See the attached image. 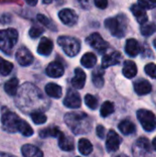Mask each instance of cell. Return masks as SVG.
<instances>
[{
    "label": "cell",
    "mask_w": 156,
    "mask_h": 157,
    "mask_svg": "<svg viewBox=\"0 0 156 157\" xmlns=\"http://www.w3.org/2000/svg\"><path fill=\"white\" fill-rule=\"evenodd\" d=\"M114 104L110 101H106L102 104L101 109H100V114L102 117L106 118L109 115H111L114 112Z\"/></svg>",
    "instance_id": "cell-32"
},
{
    "label": "cell",
    "mask_w": 156,
    "mask_h": 157,
    "mask_svg": "<svg viewBox=\"0 0 156 157\" xmlns=\"http://www.w3.org/2000/svg\"><path fill=\"white\" fill-rule=\"evenodd\" d=\"M52 49H53V43H52V41L50 39H48L46 37H43L40 40V43H39V46L37 48V52L40 55L48 56V55L51 54Z\"/></svg>",
    "instance_id": "cell-16"
},
{
    "label": "cell",
    "mask_w": 156,
    "mask_h": 157,
    "mask_svg": "<svg viewBox=\"0 0 156 157\" xmlns=\"http://www.w3.org/2000/svg\"><path fill=\"white\" fill-rule=\"evenodd\" d=\"M1 124L2 129L6 132H19L26 137L32 136L34 132L27 121L20 119L16 113L12 111H6L2 114Z\"/></svg>",
    "instance_id": "cell-2"
},
{
    "label": "cell",
    "mask_w": 156,
    "mask_h": 157,
    "mask_svg": "<svg viewBox=\"0 0 156 157\" xmlns=\"http://www.w3.org/2000/svg\"><path fill=\"white\" fill-rule=\"evenodd\" d=\"M97 56L93 52H86L81 58V64L86 68H92L97 63Z\"/></svg>",
    "instance_id": "cell-24"
},
{
    "label": "cell",
    "mask_w": 156,
    "mask_h": 157,
    "mask_svg": "<svg viewBox=\"0 0 156 157\" xmlns=\"http://www.w3.org/2000/svg\"><path fill=\"white\" fill-rule=\"evenodd\" d=\"M46 74L48 76L52 78H59L63 75L64 68L63 64L59 62H52L46 68Z\"/></svg>",
    "instance_id": "cell-14"
},
{
    "label": "cell",
    "mask_w": 156,
    "mask_h": 157,
    "mask_svg": "<svg viewBox=\"0 0 156 157\" xmlns=\"http://www.w3.org/2000/svg\"><path fill=\"white\" fill-rule=\"evenodd\" d=\"M39 98H44L40 92L39 88L29 83H26L20 87V92L18 94L17 104L20 109L27 110L28 109L37 111V109H43L45 105V100H39Z\"/></svg>",
    "instance_id": "cell-1"
},
{
    "label": "cell",
    "mask_w": 156,
    "mask_h": 157,
    "mask_svg": "<svg viewBox=\"0 0 156 157\" xmlns=\"http://www.w3.org/2000/svg\"><path fill=\"white\" fill-rule=\"evenodd\" d=\"M85 103L90 109H93V110L97 108V104H98L97 99L93 95H90V94L85 97Z\"/></svg>",
    "instance_id": "cell-34"
},
{
    "label": "cell",
    "mask_w": 156,
    "mask_h": 157,
    "mask_svg": "<svg viewBox=\"0 0 156 157\" xmlns=\"http://www.w3.org/2000/svg\"><path fill=\"white\" fill-rule=\"evenodd\" d=\"M46 94L53 98H60L62 97V87L54 83H49L45 86Z\"/></svg>",
    "instance_id": "cell-23"
},
{
    "label": "cell",
    "mask_w": 156,
    "mask_h": 157,
    "mask_svg": "<svg viewBox=\"0 0 156 157\" xmlns=\"http://www.w3.org/2000/svg\"><path fill=\"white\" fill-rule=\"evenodd\" d=\"M58 44L64 53L70 57L77 55L81 49L80 41L76 38L70 36H61L58 39Z\"/></svg>",
    "instance_id": "cell-6"
},
{
    "label": "cell",
    "mask_w": 156,
    "mask_h": 157,
    "mask_svg": "<svg viewBox=\"0 0 156 157\" xmlns=\"http://www.w3.org/2000/svg\"><path fill=\"white\" fill-rule=\"evenodd\" d=\"M137 118L145 131L152 132L155 129V116L152 111L147 109H139L137 111Z\"/></svg>",
    "instance_id": "cell-7"
},
{
    "label": "cell",
    "mask_w": 156,
    "mask_h": 157,
    "mask_svg": "<svg viewBox=\"0 0 156 157\" xmlns=\"http://www.w3.org/2000/svg\"><path fill=\"white\" fill-rule=\"evenodd\" d=\"M156 31V25L154 22H146L142 25L141 27V33L145 36L149 37L152 34H154Z\"/></svg>",
    "instance_id": "cell-31"
},
{
    "label": "cell",
    "mask_w": 156,
    "mask_h": 157,
    "mask_svg": "<svg viewBox=\"0 0 156 157\" xmlns=\"http://www.w3.org/2000/svg\"><path fill=\"white\" fill-rule=\"evenodd\" d=\"M25 1L28 5H29L31 6H35L38 3V0H25Z\"/></svg>",
    "instance_id": "cell-43"
},
{
    "label": "cell",
    "mask_w": 156,
    "mask_h": 157,
    "mask_svg": "<svg viewBox=\"0 0 156 157\" xmlns=\"http://www.w3.org/2000/svg\"><path fill=\"white\" fill-rule=\"evenodd\" d=\"M94 2H95V5L100 9H105L108 4V0H94Z\"/></svg>",
    "instance_id": "cell-40"
},
{
    "label": "cell",
    "mask_w": 156,
    "mask_h": 157,
    "mask_svg": "<svg viewBox=\"0 0 156 157\" xmlns=\"http://www.w3.org/2000/svg\"><path fill=\"white\" fill-rule=\"evenodd\" d=\"M86 80V75L81 68H76L74 70V76L72 78V86L76 89H82L85 86Z\"/></svg>",
    "instance_id": "cell-15"
},
{
    "label": "cell",
    "mask_w": 156,
    "mask_h": 157,
    "mask_svg": "<svg viewBox=\"0 0 156 157\" xmlns=\"http://www.w3.org/2000/svg\"><path fill=\"white\" fill-rule=\"evenodd\" d=\"M18 40V32L15 29H6L0 30V50L10 54Z\"/></svg>",
    "instance_id": "cell-4"
},
{
    "label": "cell",
    "mask_w": 156,
    "mask_h": 157,
    "mask_svg": "<svg viewBox=\"0 0 156 157\" xmlns=\"http://www.w3.org/2000/svg\"><path fill=\"white\" fill-rule=\"evenodd\" d=\"M78 150L83 155H88L93 151V145L89 140L86 138H82L78 143Z\"/></svg>",
    "instance_id": "cell-26"
},
{
    "label": "cell",
    "mask_w": 156,
    "mask_h": 157,
    "mask_svg": "<svg viewBox=\"0 0 156 157\" xmlns=\"http://www.w3.org/2000/svg\"><path fill=\"white\" fill-rule=\"evenodd\" d=\"M137 66L135 64L134 62L132 61H125L124 65H123V69H122V73L124 75L125 77L127 78H133L136 75H137Z\"/></svg>",
    "instance_id": "cell-22"
},
{
    "label": "cell",
    "mask_w": 156,
    "mask_h": 157,
    "mask_svg": "<svg viewBox=\"0 0 156 157\" xmlns=\"http://www.w3.org/2000/svg\"><path fill=\"white\" fill-rule=\"evenodd\" d=\"M105 27L114 37L122 38L126 33V17L123 15H120L115 17H108L105 21Z\"/></svg>",
    "instance_id": "cell-5"
},
{
    "label": "cell",
    "mask_w": 156,
    "mask_h": 157,
    "mask_svg": "<svg viewBox=\"0 0 156 157\" xmlns=\"http://www.w3.org/2000/svg\"><path fill=\"white\" fill-rule=\"evenodd\" d=\"M144 71L145 73L152 78L156 79V64L155 63H148L146 64V66L144 67Z\"/></svg>",
    "instance_id": "cell-38"
},
{
    "label": "cell",
    "mask_w": 156,
    "mask_h": 157,
    "mask_svg": "<svg viewBox=\"0 0 156 157\" xmlns=\"http://www.w3.org/2000/svg\"><path fill=\"white\" fill-rule=\"evenodd\" d=\"M42 1H43L44 4H51V3H52L54 0H42Z\"/></svg>",
    "instance_id": "cell-45"
},
{
    "label": "cell",
    "mask_w": 156,
    "mask_h": 157,
    "mask_svg": "<svg viewBox=\"0 0 156 157\" xmlns=\"http://www.w3.org/2000/svg\"><path fill=\"white\" fill-rule=\"evenodd\" d=\"M154 48L156 49V39L154 40Z\"/></svg>",
    "instance_id": "cell-47"
},
{
    "label": "cell",
    "mask_w": 156,
    "mask_h": 157,
    "mask_svg": "<svg viewBox=\"0 0 156 157\" xmlns=\"http://www.w3.org/2000/svg\"><path fill=\"white\" fill-rule=\"evenodd\" d=\"M121 60V54L119 52H112L103 56L102 58V68H108L119 64Z\"/></svg>",
    "instance_id": "cell-13"
},
{
    "label": "cell",
    "mask_w": 156,
    "mask_h": 157,
    "mask_svg": "<svg viewBox=\"0 0 156 157\" xmlns=\"http://www.w3.org/2000/svg\"><path fill=\"white\" fill-rule=\"evenodd\" d=\"M119 129L120 131V132L124 135H130L135 132L136 127L134 125L133 122H131V121H122L120 124H119Z\"/></svg>",
    "instance_id": "cell-25"
},
{
    "label": "cell",
    "mask_w": 156,
    "mask_h": 157,
    "mask_svg": "<svg viewBox=\"0 0 156 157\" xmlns=\"http://www.w3.org/2000/svg\"><path fill=\"white\" fill-rule=\"evenodd\" d=\"M4 88L9 96H16L18 88V80L17 78H11L5 84Z\"/></svg>",
    "instance_id": "cell-28"
},
{
    "label": "cell",
    "mask_w": 156,
    "mask_h": 157,
    "mask_svg": "<svg viewBox=\"0 0 156 157\" xmlns=\"http://www.w3.org/2000/svg\"><path fill=\"white\" fill-rule=\"evenodd\" d=\"M21 154L24 157H43V153L36 146L25 144L21 148Z\"/></svg>",
    "instance_id": "cell-20"
},
{
    "label": "cell",
    "mask_w": 156,
    "mask_h": 157,
    "mask_svg": "<svg viewBox=\"0 0 156 157\" xmlns=\"http://www.w3.org/2000/svg\"><path fill=\"white\" fill-rule=\"evenodd\" d=\"M153 146H154V150L156 151V137L153 140Z\"/></svg>",
    "instance_id": "cell-46"
},
{
    "label": "cell",
    "mask_w": 156,
    "mask_h": 157,
    "mask_svg": "<svg viewBox=\"0 0 156 157\" xmlns=\"http://www.w3.org/2000/svg\"><path fill=\"white\" fill-rule=\"evenodd\" d=\"M78 2L84 8H88L90 6V0H78Z\"/></svg>",
    "instance_id": "cell-42"
},
{
    "label": "cell",
    "mask_w": 156,
    "mask_h": 157,
    "mask_svg": "<svg viewBox=\"0 0 156 157\" xmlns=\"http://www.w3.org/2000/svg\"><path fill=\"white\" fill-rule=\"evenodd\" d=\"M97 134L100 139H104L105 137V128L102 125H98L97 127Z\"/></svg>",
    "instance_id": "cell-41"
},
{
    "label": "cell",
    "mask_w": 156,
    "mask_h": 157,
    "mask_svg": "<svg viewBox=\"0 0 156 157\" xmlns=\"http://www.w3.org/2000/svg\"><path fill=\"white\" fill-rule=\"evenodd\" d=\"M61 131L56 127V126H51L46 129L41 130L39 134L40 138H49V137H53V138H58L61 134Z\"/></svg>",
    "instance_id": "cell-27"
},
{
    "label": "cell",
    "mask_w": 156,
    "mask_h": 157,
    "mask_svg": "<svg viewBox=\"0 0 156 157\" xmlns=\"http://www.w3.org/2000/svg\"><path fill=\"white\" fill-rule=\"evenodd\" d=\"M16 59L21 66H29L33 63V55L26 47L19 48L16 52Z\"/></svg>",
    "instance_id": "cell-11"
},
{
    "label": "cell",
    "mask_w": 156,
    "mask_h": 157,
    "mask_svg": "<svg viewBox=\"0 0 156 157\" xmlns=\"http://www.w3.org/2000/svg\"><path fill=\"white\" fill-rule=\"evenodd\" d=\"M37 19H38V21H39L40 23H41V24L44 25L45 27H47V28H52V26H51V21L47 17H45L44 15H42V14H38V15H37Z\"/></svg>",
    "instance_id": "cell-39"
},
{
    "label": "cell",
    "mask_w": 156,
    "mask_h": 157,
    "mask_svg": "<svg viewBox=\"0 0 156 157\" xmlns=\"http://www.w3.org/2000/svg\"><path fill=\"white\" fill-rule=\"evenodd\" d=\"M59 140V147L65 152H71L74 148V142L72 137L65 136L63 132H61L60 136L58 137Z\"/></svg>",
    "instance_id": "cell-18"
},
{
    "label": "cell",
    "mask_w": 156,
    "mask_h": 157,
    "mask_svg": "<svg viewBox=\"0 0 156 157\" xmlns=\"http://www.w3.org/2000/svg\"><path fill=\"white\" fill-rule=\"evenodd\" d=\"M131 11L132 12L133 16L135 17V18L141 25H143L148 21V16L146 14V11L140 5H138V4L132 5L131 7Z\"/></svg>",
    "instance_id": "cell-17"
},
{
    "label": "cell",
    "mask_w": 156,
    "mask_h": 157,
    "mask_svg": "<svg viewBox=\"0 0 156 157\" xmlns=\"http://www.w3.org/2000/svg\"><path fill=\"white\" fill-rule=\"evenodd\" d=\"M144 9H153L156 7V0H139V4Z\"/></svg>",
    "instance_id": "cell-37"
},
{
    "label": "cell",
    "mask_w": 156,
    "mask_h": 157,
    "mask_svg": "<svg viewBox=\"0 0 156 157\" xmlns=\"http://www.w3.org/2000/svg\"><path fill=\"white\" fill-rule=\"evenodd\" d=\"M134 90L140 96L147 95L152 91V85L147 80H139L134 83Z\"/></svg>",
    "instance_id": "cell-19"
},
{
    "label": "cell",
    "mask_w": 156,
    "mask_h": 157,
    "mask_svg": "<svg viewBox=\"0 0 156 157\" xmlns=\"http://www.w3.org/2000/svg\"><path fill=\"white\" fill-rule=\"evenodd\" d=\"M0 157H15V156H13V155H7V154L0 153Z\"/></svg>",
    "instance_id": "cell-44"
},
{
    "label": "cell",
    "mask_w": 156,
    "mask_h": 157,
    "mask_svg": "<svg viewBox=\"0 0 156 157\" xmlns=\"http://www.w3.org/2000/svg\"><path fill=\"white\" fill-rule=\"evenodd\" d=\"M64 121L76 135L87 133L92 126L90 118L84 112H69L64 116Z\"/></svg>",
    "instance_id": "cell-3"
},
{
    "label": "cell",
    "mask_w": 156,
    "mask_h": 157,
    "mask_svg": "<svg viewBox=\"0 0 156 157\" xmlns=\"http://www.w3.org/2000/svg\"><path fill=\"white\" fill-rule=\"evenodd\" d=\"M104 71L102 68H97L92 73V82L95 86L100 88L104 86Z\"/></svg>",
    "instance_id": "cell-29"
},
{
    "label": "cell",
    "mask_w": 156,
    "mask_h": 157,
    "mask_svg": "<svg viewBox=\"0 0 156 157\" xmlns=\"http://www.w3.org/2000/svg\"><path fill=\"white\" fill-rule=\"evenodd\" d=\"M86 41L95 50H97L98 52L103 53L105 52L108 48V43L100 36L99 33H92L90 36H88L86 40Z\"/></svg>",
    "instance_id": "cell-8"
},
{
    "label": "cell",
    "mask_w": 156,
    "mask_h": 157,
    "mask_svg": "<svg viewBox=\"0 0 156 157\" xmlns=\"http://www.w3.org/2000/svg\"><path fill=\"white\" fill-rule=\"evenodd\" d=\"M13 63L0 57V74L4 76L8 75L13 70Z\"/></svg>",
    "instance_id": "cell-30"
},
{
    "label": "cell",
    "mask_w": 156,
    "mask_h": 157,
    "mask_svg": "<svg viewBox=\"0 0 156 157\" xmlns=\"http://www.w3.org/2000/svg\"><path fill=\"white\" fill-rule=\"evenodd\" d=\"M136 145L139 146L142 150H145V151H149L151 148V144L150 142L147 138H140L137 142H136Z\"/></svg>",
    "instance_id": "cell-36"
},
{
    "label": "cell",
    "mask_w": 156,
    "mask_h": 157,
    "mask_svg": "<svg viewBox=\"0 0 156 157\" xmlns=\"http://www.w3.org/2000/svg\"><path fill=\"white\" fill-rule=\"evenodd\" d=\"M44 32V29L40 28V27H36V26H33L30 28L29 31V35L30 36V38L32 39H37L39 38L40 36L42 35V33Z\"/></svg>",
    "instance_id": "cell-35"
},
{
    "label": "cell",
    "mask_w": 156,
    "mask_h": 157,
    "mask_svg": "<svg viewBox=\"0 0 156 157\" xmlns=\"http://www.w3.org/2000/svg\"><path fill=\"white\" fill-rule=\"evenodd\" d=\"M121 144V139L115 131H109L107 136L106 148L108 152H116L119 150Z\"/></svg>",
    "instance_id": "cell-12"
},
{
    "label": "cell",
    "mask_w": 156,
    "mask_h": 157,
    "mask_svg": "<svg viewBox=\"0 0 156 157\" xmlns=\"http://www.w3.org/2000/svg\"><path fill=\"white\" fill-rule=\"evenodd\" d=\"M117 157H128L127 155H119V156Z\"/></svg>",
    "instance_id": "cell-48"
},
{
    "label": "cell",
    "mask_w": 156,
    "mask_h": 157,
    "mask_svg": "<svg viewBox=\"0 0 156 157\" xmlns=\"http://www.w3.org/2000/svg\"><path fill=\"white\" fill-rule=\"evenodd\" d=\"M125 52L131 57H135L140 52V46L138 41L135 39H129L126 41Z\"/></svg>",
    "instance_id": "cell-21"
},
{
    "label": "cell",
    "mask_w": 156,
    "mask_h": 157,
    "mask_svg": "<svg viewBox=\"0 0 156 157\" xmlns=\"http://www.w3.org/2000/svg\"><path fill=\"white\" fill-rule=\"evenodd\" d=\"M59 18L66 26H74L77 23L78 16L74 10L70 8H63L59 12Z\"/></svg>",
    "instance_id": "cell-10"
},
{
    "label": "cell",
    "mask_w": 156,
    "mask_h": 157,
    "mask_svg": "<svg viewBox=\"0 0 156 157\" xmlns=\"http://www.w3.org/2000/svg\"><path fill=\"white\" fill-rule=\"evenodd\" d=\"M31 120L33 121V122L35 124H43L46 122L47 121V117L44 113H42L40 110H37V111H33L30 114Z\"/></svg>",
    "instance_id": "cell-33"
},
{
    "label": "cell",
    "mask_w": 156,
    "mask_h": 157,
    "mask_svg": "<svg viewBox=\"0 0 156 157\" xmlns=\"http://www.w3.org/2000/svg\"><path fill=\"white\" fill-rule=\"evenodd\" d=\"M81 98L78 92L74 89H69L63 99V104L69 109H78L81 106Z\"/></svg>",
    "instance_id": "cell-9"
}]
</instances>
